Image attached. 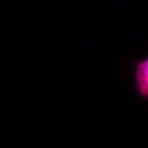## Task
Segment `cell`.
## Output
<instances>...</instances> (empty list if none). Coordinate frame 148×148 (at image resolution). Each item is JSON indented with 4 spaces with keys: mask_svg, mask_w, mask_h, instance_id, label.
<instances>
[{
    "mask_svg": "<svg viewBox=\"0 0 148 148\" xmlns=\"http://www.w3.org/2000/svg\"><path fill=\"white\" fill-rule=\"evenodd\" d=\"M134 79L136 89L139 95L148 99V57L136 64Z\"/></svg>",
    "mask_w": 148,
    "mask_h": 148,
    "instance_id": "obj_1",
    "label": "cell"
}]
</instances>
